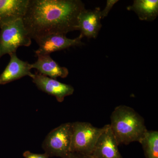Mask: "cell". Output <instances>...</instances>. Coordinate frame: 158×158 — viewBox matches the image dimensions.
Masks as SVG:
<instances>
[{"mask_svg":"<svg viewBox=\"0 0 158 158\" xmlns=\"http://www.w3.org/2000/svg\"><path fill=\"white\" fill-rule=\"evenodd\" d=\"M80 0H29L23 21L31 39L78 30V16L85 9Z\"/></svg>","mask_w":158,"mask_h":158,"instance_id":"obj_1","label":"cell"},{"mask_svg":"<svg viewBox=\"0 0 158 158\" xmlns=\"http://www.w3.org/2000/svg\"><path fill=\"white\" fill-rule=\"evenodd\" d=\"M110 128L118 145L140 142L147 131L144 118L133 108L116 107L110 116Z\"/></svg>","mask_w":158,"mask_h":158,"instance_id":"obj_2","label":"cell"},{"mask_svg":"<svg viewBox=\"0 0 158 158\" xmlns=\"http://www.w3.org/2000/svg\"><path fill=\"white\" fill-rule=\"evenodd\" d=\"M0 28V58L6 54L15 53L20 47L31 45V38L23 19L5 24Z\"/></svg>","mask_w":158,"mask_h":158,"instance_id":"obj_3","label":"cell"},{"mask_svg":"<svg viewBox=\"0 0 158 158\" xmlns=\"http://www.w3.org/2000/svg\"><path fill=\"white\" fill-rule=\"evenodd\" d=\"M105 128V126L96 127L88 122L72 123L71 152L91 156L97 141Z\"/></svg>","mask_w":158,"mask_h":158,"instance_id":"obj_4","label":"cell"},{"mask_svg":"<svg viewBox=\"0 0 158 158\" xmlns=\"http://www.w3.org/2000/svg\"><path fill=\"white\" fill-rule=\"evenodd\" d=\"M72 123L61 124L49 133L42 144V148L50 157L68 158L70 153Z\"/></svg>","mask_w":158,"mask_h":158,"instance_id":"obj_5","label":"cell"},{"mask_svg":"<svg viewBox=\"0 0 158 158\" xmlns=\"http://www.w3.org/2000/svg\"><path fill=\"white\" fill-rule=\"evenodd\" d=\"M84 37L81 34L74 39H69L65 35L52 34L40 37L35 40L39 48L35 51L36 56L50 55L52 53L84 44L81 40Z\"/></svg>","mask_w":158,"mask_h":158,"instance_id":"obj_6","label":"cell"},{"mask_svg":"<svg viewBox=\"0 0 158 158\" xmlns=\"http://www.w3.org/2000/svg\"><path fill=\"white\" fill-rule=\"evenodd\" d=\"M33 82L39 90L56 97L57 101L62 102L65 97L73 94L74 89L72 86L63 84L37 72L34 74Z\"/></svg>","mask_w":158,"mask_h":158,"instance_id":"obj_7","label":"cell"},{"mask_svg":"<svg viewBox=\"0 0 158 158\" xmlns=\"http://www.w3.org/2000/svg\"><path fill=\"white\" fill-rule=\"evenodd\" d=\"M118 145L110 125H106L91 156L94 158H123L118 150Z\"/></svg>","mask_w":158,"mask_h":158,"instance_id":"obj_8","label":"cell"},{"mask_svg":"<svg viewBox=\"0 0 158 158\" xmlns=\"http://www.w3.org/2000/svg\"><path fill=\"white\" fill-rule=\"evenodd\" d=\"M100 8L97 7L93 10L85 9L78 16V30L83 37L95 38L102 27L101 20Z\"/></svg>","mask_w":158,"mask_h":158,"instance_id":"obj_9","label":"cell"},{"mask_svg":"<svg viewBox=\"0 0 158 158\" xmlns=\"http://www.w3.org/2000/svg\"><path fill=\"white\" fill-rule=\"evenodd\" d=\"M9 56V63L0 75V85H6L25 76L33 78L34 74L31 72V64L18 58L16 53Z\"/></svg>","mask_w":158,"mask_h":158,"instance_id":"obj_10","label":"cell"},{"mask_svg":"<svg viewBox=\"0 0 158 158\" xmlns=\"http://www.w3.org/2000/svg\"><path fill=\"white\" fill-rule=\"evenodd\" d=\"M29 2V0H0V27L23 19Z\"/></svg>","mask_w":158,"mask_h":158,"instance_id":"obj_11","label":"cell"},{"mask_svg":"<svg viewBox=\"0 0 158 158\" xmlns=\"http://www.w3.org/2000/svg\"><path fill=\"white\" fill-rule=\"evenodd\" d=\"M36 62L31 64V68L37 69L39 73L56 79L57 77H66L69 74L68 69L59 65L50 55L37 56Z\"/></svg>","mask_w":158,"mask_h":158,"instance_id":"obj_12","label":"cell"},{"mask_svg":"<svg viewBox=\"0 0 158 158\" xmlns=\"http://www.w3.org/2000/svg\"><path fill=\"white\" fill-rule=\"evenodd\" d=\"M127 9L135 12L141 20L152 21L158 15V1L135 0L133 5Z\"/></svg>","mask_w":158,"mask_h":158,"instance_id":"obj_13","label":"cell"},{"mask_svg":"<svg viewBox=\"0 0 158 158\" xmlns=\"http://www.w3.org/2000/svg\"><path fill=\"white\" fill-rule=\"evenodd\" d=\"M139 143L142 145L145 158H158V132L148 131Z\"/></svg>","mask_w":158,"mask_h":158,"instance_id":"obj_14","label":"cell"},{"mask_svg":"<svg viewBox=\"0 0 158 158\" xmlns=\"http://www.w3.org/2000/svg\"><path fill=\"white\" fill-rule=\"evenodd\" d=\"M118 2V0H107L104 9L101 11L102 19L108 16L110 10L113 8V6Z\"/></svg>","mask_w":158,"mask_h":158,"instance_id":"obj_15","label":"cell"},{"mask_svg":"<svg viewBox=\"0 0 158 158\" xmlns=\"http://www.w3.org/2000/svg\"><path fill=\"white\" fill-rule=\"evenodd\" d=\"M25 158H50L47 154H35L29 151L25 152L23 154Z\"/></svg>","mask_w":158,"mask_h":158,"instance_id":"obj_16","label":"cell"},{"mask_svg":"<svg viewBox=\"0 0 158 158\" xmlns=\"http://www.w3.org/2000/svg\"><path fill=\"white\" fill-rule=\"evenodd\" d=\"M68 158H94L90 155H85L76 153L70 152Z\"/></svg>","mask_w":158,"mask_h":158,"instance_id":"obj_17","label":"cell"}]
</instances>
